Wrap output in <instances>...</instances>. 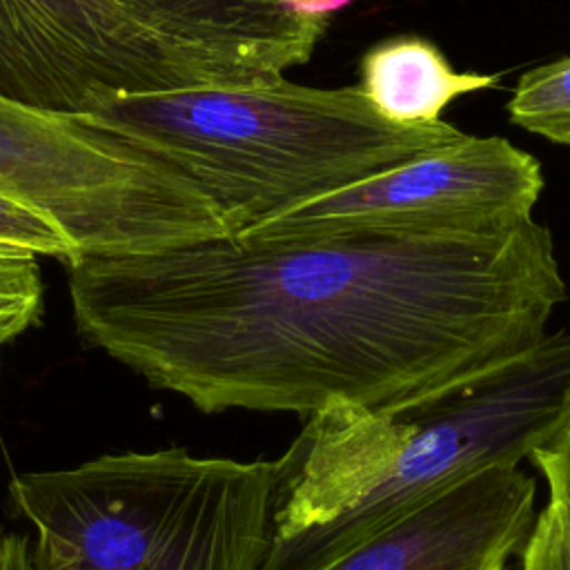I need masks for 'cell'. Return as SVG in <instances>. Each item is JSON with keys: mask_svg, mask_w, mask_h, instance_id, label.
Here are the masks:
<instances>
[{"mask_svg": "<svg viewBox=\"0 0 570 570\" xmlns=\"http://www.w3.org/2000/svg\"><path fill=\"white\" fill-rule=\"evenodd\" d=\"M80 334L203 412L383 407L537 343L566 301L534 218L492 234H227L80 256Z\"/></svg>", "mask_w": 570, "mask_h": 570, "instance_id": "cell-1", "label": "cell"}, {"mask_svg": "<svg viewBox=\"0 0 570 570\" xmlns=\"http://www.w3.org/2000/svg\"><path fill=\"white\" fill-rule=\"evenodd\" d=\"M570 416V332L383 407L305 416L274 461L272 539L258 570H318L441 490L517 468Z\"/></svg>", "mask_w": 570, "mask_h": 570, "instance_id": "cell-2", "label": "cell"}, {"mask_svg": "<svg viewBox=\"0 0 570 570\" xmlns=\"http://www.w3.org/2000/svg\"><path fill=\"white\" fill-rule=\"evenodd\" d=\"M82 116L185 176L232 234L468 136L443 120L392 122L361 87L278 71L118 96Z\"/></svg>", "mask_w": 570, "mask_h": 570, "instance_id": "cell-3", "label": "cell"}, {"mask_svg": "<svg viewBox=\"0 0 570 570\" xmlns=\"http://www.w3.org/2000/svg\"><path fill=\"white\" fill-rule=\"evenodd\" d=\"M272 494L274 461L183 448L102 454L9 483L33 528L29 570H258Z\"/></svg>", "mask_w": 570, "mask_h": 570, "instance_id": "cell-4", "label": "cell"}, {"mask_svg": "<svg viewBox=\"0 0 570 570\" xmlns=\"http://www.w3.org/2000/svg\"><path fill=\"white\" fill-rule=\"evenodd\" d=\"M0 196L58 227L80 256H116L232 234L185 176L82 114L0 94Z\"/></svg>", "mask_w": 570, "mask_h": 570, "instance_id": "cell-5", "label": "cell"}, {"mask_svg": "<svg viewBox=\"0 0 570 570\" xmlns=\"http://www.w3.org/2000/svg\"><path fill=\"white\" fill-rule=\"evenodd\" d=\"M541 191L543 174L532 154L501 136H465L272 214L238 234H492L532 218Z\"/></svg>", "mask_w": 570, "mask_h": 570, "instance_id": "cell-6", "label": "cell"}, {"mask_svg": "<svg viewBox=\"0 0 570 570\" xmlns=\"http://www.w3.org/2000/svg\"><path fill=\"white\" fill-rule=\"evenodd\" d=\"M232 80L114 0H0V94L89 114L129 94Z\"/></svg>", "mask_w": 570, "mask_h": 570, "instance_id": "cell-7", "label": "cell"}, {"mask_svg": "<svg viewBox=\"0 0 570 570\" xmlns=\"http://www.w3.org/2000/svg\"><path fill=\"white\" fill-rule=\"evenodd\" d=\"M534 497L519 465L485 468L318 570H505L532 530Z\"/></svg>", "mask_w": 570, "mask_h": 570, "instance_id": "cell-8", "label": "cell"}, {"mask_svg": "<svg viewBox=\"0 0 570 570\" xmlns=\"http://www.w3.org/2000/svg\"><path fill=\"white\" fill-rule=\"evenodd\" d=\"M225 78L283 73L312 58L352 0H114Z\"/></svg>", "mask_w": 570, "mask_h": 570, "instance_id": "cell-9", "label": "cell"}, {"mask_svg": "<svg viewBox=\"0 0 570 570\" xmlns=\"http://www.w3.org/2000/svg\"><path fill=\"white\" fill-rule=\"evenodd\" d=\"M499 76L454 71L441 51L421 38H392L372 47L361 62V89L392 122L441 120L459 96L494 87Z\"/></svg>", "mask_w": 570, "mask_h": 570, "instance_id": "cell-10", "label": "cell"}, {"mask_svg": "<svg viewBox=\"0 0 570 570\" xmlns=\"http://www.w3.org/2000/svg\"><path fill=\"white\" fill-rule=\"evenodd\" d=\"M514 125L570 147V56L525 71L508 100Z\"/></svg>", "mask_w": 570, "mask_h": 570, "instance_id": "cell-11", "label": "cell"}, {"mask_svg": "<svg viewBox=\"0 0 570 570\" xmlns=\"http://www.w3.org/2000/svg\"><path fill=\"white\" fill-rule=\"evenodd\" d=\"M42 312V276L36 256L0 254V345L20 336Z\"/></svg>", "mask_w": 570, "mask_h": 570, "instance_id": "cell-12", "label": "cell"}, {"mask_svg": "<svg viewBox=\"0 0 570 570\" xmlns=\"http://www.w3.org/2000/svg\"><path fill=\"white\" fill-rule=\"evenodd\" d=\"M0 254L49 256L65 265L78 261L76 247L58 227L4 196H0Z\"/></svg>", "mask_w": 570, "mask_h": 570, "instance_id": "cell-13", "label": "cell"}, {"mask_svg": "<svg viewBox=\"0 0 570 570\" xmlns=\"http://www.w3.org/2000/svg\"><path fill=\"white\" fill-rule=\"evenodd\" d=\"M521 570H570V519L548 503L519 552Z\"/></svg>", "mask_w": 570, "mask_h": 570, "instance_id": "cell-14", "label": "cell"}, {"mask_svg": "<svg viewBox=\"0 0 570 570\" xmlns=\"http://www.w3.org/2000/svg\"><path fill=\"white\" fill-rule=\"evenodd\" d=\"M548 485V503L570 519V416L563 428L530 456Z\"/></svg>", "mask_w": 570, "mask_h": 570, "instance_id": "cell-15", "label": "cell"}, {"mask_svg": "<svg viewBox=\"0 0 570 570\" xmlns=\"http://www.w3.org/2000/svg\"><path fill=\"white\" fill-rule=\"evenodd\" d=\"M0 570H29V543L22 534H4Z\"/></svg>", "mask_w": 570, "mask_h": 570, "instance_id": "cell-16", "label": "cell"}, {"mask_svg": "<svg viewBox=\"0 0 570 570\" xmlns=\"http://www.w3.org/2000/svg\"><path fill=\"white\" fill-rule=\"evenodd\" d=\"M2 539H4V534L0 532V561H2Z\"/></svg>", "mask_w": 570, "mask_h": 570, "instance_id": "cell-17", "label": "cell"}]
</instances>
